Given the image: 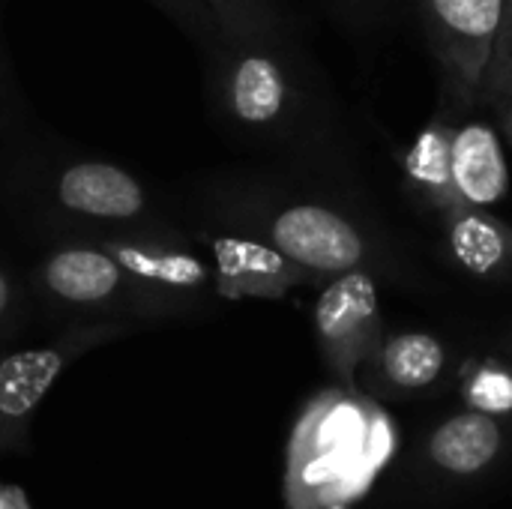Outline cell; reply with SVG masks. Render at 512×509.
Returning a JSON list of instances; mask_svg holds the SVG:
<instances>
[{"instance_id":"cell-1","label":"cell","mask_w":512,"mask_h":509,"mask_svg":"<svg viewBox=\"0 0 512 509\" xmlns=\"http://www.w3.org/2000/svg\"><path fill=\"white\" fill-rule=\"evenodd\" d=\"M288 30L225 39L210 60V87L219 111L240 129L285 126L303 105V63Z\"/></svg>"},{"instance_id":"cell-2","label":"cell","mask_w":512,"mask_h":509,"mask_svg":"<svg viewBox=\"0 0 512 509\" xmlns=\"http://www.w3.org/2000/svg\"><path fill=\"white\" fill-rule=\"evenodd\" d=\"M27 192L57 225L87 231V240L150 225V192L123 165L96 156H66L27 168Z\"/></svg>"},{"instance_id":"cell-3","label":"cell","mask_w":512,"mask_h":509,"mask_svg":"<svg viewBox=\"0 0 512 509\" xmlns=\"http://www.w3.org/2000/svg\"><path fill=\"white\" fill-rule=\"evenodd\" d=\"M27 285L45 309L72 318H96V324H117L105 318L129 315L135 309L120 264L87 240L48 249L33 264Z\"/></svg>"},{"instance_id":"cell-4","label":"cell","mask_w":512,"mask_h":509,"mask_svg":"<svg viewBox=\"0 0 512 509\" xmlns=\"http://www.w3.org/2000/svg\"><path fill=\"white\" fill-rule=\"evenodd\" d=\"M417 6L447 93L459 105L480 102L504 0H417Z\"/></svg>"},{"instance_id":"cell-5","label":"cell","mask_w":512,"mask_h":509,"mask_svg":"<svg viewBox=\"0 0 512 509\" xmlns=\"http://www.w3.org/2000/svg\"><path fill=\"white\" fill-rule=\"evenodd\" d=\"M123 333V324H78L63 336L0 357V456L21 450L27 426L54 381L93 345Z\"/></svg>"},{"instance_id":"cell-6","label":"cell","mask_w":512,"mask_h":509,"mask_svg":"<svg viewBox=\"0 0 512 509\" xmlns=\"http://www.w3.org/2000/svg\"><path fill=\"white\" fill-rule=\"evenodd\" d=\"M87 243L102 246L120 264L129 282L132 306L141 315L162 312L171 303L195 297L213 279L210 267L192 249L165 234H156L153 225L114 231Z\"/></svg>"},{"instance_id":"cell-7","label":"cell","mask_w":512,"mask_h":509,"mask_svg":"<svg viewBox=\"0 0 512 509\" xmlns=\"http://www.w3.org/2000/svg\"><path fill=\"white\" fill-rule=\"evenodd\" d=\"M315 333L330 369L345 381L360 363L375 360L384 345L375 279L363 270L336 276L315 303Z\"/></svg>"},{"instance_id":"cell-8","label":"cell","mask_w":512,"mask_h":509,"mask_svg":"<svg viewBox=\"0 0 512 509\" xmlns=\"http://www.w3.org/2000/svg\"><path fill=\"white\" fill-rule=\"evenodd\" d=\"M270 246L306 273L345 276L366 258L354 222L324 204H291L270 219Z\"/></svg>"},{"instance_id":"cell-9","label":"cell","mask_w":512,"mask_h":509,"mask_svg":"<svg viewBox=\"0 0 512 509\" xmlns=\"http://www.w3.org/2000/svg\"><path fill=\"white\" fill-rule=\"evenodd\" d=\"M216 288L225 297H285L312 273L288 261L279 249L246 237H219L213 243Z\"/></svg>"},{"instance_id":"cell-10","label":"cell","mask_w":512,"mask_h":509,"mask_svg":"<svg viewBox=\"0 0 512 509\" xmlns=\"http://www.w3.org/2000/svg\"><path fill=\"white\" fill-rule=\"evenodd\" d=\"M510 189V165L498 132L489 123L456 126L453 135V195L456 207L489 210Z\"/></svg>"},{"instance_id":"cell-11","label":"cell","mask_w":512,"mask_h":509,"mask_svg":"<svg viewBox=\"0 0 512 509\" xmlns=\"http://www.w3.org/2000/svg\"><path fill=\"white\" fill-rule=\"evenodd\" d=\"M501 426L495 417L474 408L444 420L429 438L432 462L453 477H474L486 471L501 453Z\"/></svg>"},{"instance_id":"cell-12","label":"cell","mask_w":512,"mask_h":509,"mask_svg":"<svg viewBox=\"0 0 512 509\" xmlns=\"http://www.w3.org/2000/svg\"><path fill=\"white\" fill-rule=\"evenodd\" d=\"M447 234L456 261L474 276L512 270V228L489 210H447Z\"/></svg>"},{"instance_id":"cell-13","label":"cell","mask_w":512,"mask_h":509,"mask_svg":"<svg viewBox=\"0 0 512 509\" xmlns=\"http://www.w3.org/2000/svg\"><path fill=\"white\" fill-rule=\"evenodd\" d=\"M453 135L456 126L447 117H435L420 129L414 144L405 153V171L411 183L429 195L444 213L456 207L453 195Z\"/></svg>"},{"instance_id":"cell-14","label":"cell","mask_w":512,"mask_h":509,"mask_svg":"<svg viewBox=\"0 0 512 509\" xmlns=\"http://www.w3.org/2000/svg\"><path fill=\"white\" fill-rule=\"evenodd\" d=\"M384 381L402 390H423L447 366V351L441 339L429 333H399L393 339H384L378 357H375Z\"/></svg>"},{"instance_id":"cell-15","label":"cell","mask_w":512,"mask_h":509,"mask_svg":"<svg viewBox=\"0 0 512 509\" xmlns=\"http://www.w3.org/2000/svg\"><path fill=\"white\" fill-rule=\"evenodd\" d=\"M207 3L219 18L225 39L285 30V21L273 0H207Z\"/></svg>"},{"instance_id":"cell-16","label":"cell","mask_w":512,"mask_h":509,"mask_svg":"<svg viewBox=\"0 0 512 509\" xmlns=\"http://www.w3.org/2000/svg\"><path fill=\"white\" fill-rule=\"evenodd\" d=\"M159 6L189 39L198 42L204 54H213L225 42V30L207 0H150Z\"/></svg>"},{"instance_id":"cell-17","label":"cell","mask_w":512,"mask_h":509,"mask_svg":"<svg viewBox=\"0 0 512 509\" xmlns=\"http://www.w3.org/2000/svg\"><path fill=\"white\" fill-rule=\"evenodd\" d=\"M465 399L474 411L498 417L512 411V372H507L498 360H489L474 369L465 384Z\"/></svg>"},{"instance_id":"cell-18","label":"cell","mask_w":512,"mask_h":509,"mask_svg":"<svg viewBox=\"0 0 512 509\" xmlns=\"http://www.w3.org/2000/svg\"><path fill=\"white\" fill-rule=\"evenodd\" d=\"M483 105H492L495 111L501 105L512 102V0H504V15H501V30L495 42V54L483 81L480 93Z\"/></svg>"},{"instance_id":"cell-19","label":"cell","mask_w":512,"mask_h":509,"mask_svg":"<svg viewBox=\"0 0 512 509\" xmlns=\"http://www.w3.org/2000/svg\"><path fill=\"white\" fill-rule=\"evenodd\" d=\"M24 318V291L12 279V273L0 264V345L12 339Z\"/></svg>"},{"instance_id":"cell-20","label":"cell","mask_w":512,"mask_h":509,"mask_svg":"<svg viewBox=\"0 0 512 509\" xmlns=\"http://www.w3.org/2000/svg\"><path fill=\"white\" fill-rule=\"evenodd\" d=\"M6 99H9V78H6V63H3V54H0V120L6 114Z\"/></svg>"},{"instance_id":"cell-21","label":"cell","mask_w":512,"mask_h":509,"mask_svg":"<svg viewBox=\"0 0 512 509\" xmlns=\"http://www.w3.org/2000/svg\"><path fill=\"white\" fill-rule=\"evenodd\" d=\"M498 117H501V129H504V135L510 138V144H512V102H507V105H501V108H498Z\"/></svg>"},{"instance_id":"cell-22","label":"cell","mask_w":512,"mask_h":509,"mask_svg":"<svg viewBox=\"0 0 512 509\" xmlns=\"http://www.w3.org/2000/svg\"><path fill=\"white\" fill-rule=\"evenodd\" d=\"M321 509H348V507H342V504H330V507H321Z\"/></svg>"},{"instance_id":"cell-23","label":"cell","mask_w":512,"mask_h":509,"mask_svg":"<svg viewBox=\"0 0 512 509\" xmlns=\"http://www.w3.org/2000/svg\"><path fill=\"white\" fill-rule=\"evenodd\" d=\"M0 509H15V507H9V504H3V501H0Z\"/></svg>"}]
</instances>
